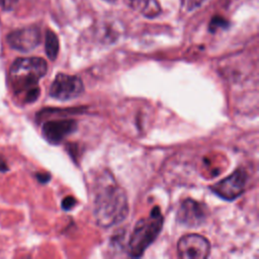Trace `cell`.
I'll return each instance as SVG.
<instances>
[{"mask_svg":"<svg viewBox=\"0 0 259 259\" xmlns=\"http://www.w3.org/2000/svg\"><path fill=\"white\" fill-rule=\"evenodd\" d=\"M93 214L96 224L102 228L122 223L129 214L127 193L109 172L103 173L97 184Z\"/></svg>","mask_w":259,"mask_h":259,"instance_id":"obj_1","label":"cell"},{"mask_svg":"<svg viewBox=\"0 0 259 259\" xmlns=\"http://www.w3.org/2000/svg\"><path fill=\"white\" fill-rule=\"evenodd\" d=\"M47 61L40 57L18 58L11 66L10 79L16 95L39 86V81L47 74Z\"/></svg>","mask_w":259,"mask_h":259,"instance_id":"obj_2","label":"cell"},{"mask_svg":"<svg viewBox=\"0 0 259 259\" xmlns=\"http://www.w3.org/2000/svg\"><path fill=\"white\" fill-rule=\"evenodd\" d=\"M163 226V217L159 206H155L148 218L140 220L128 243V254L131 257H141L146 249L156 240Z\"/></svg>","mask_w":259,"mask_h":259,"instance_id":"obj_3","label":"cell"},{"mask_svg":"<svg viewBox=\"0 0 259 259\" xmlns=\"http://www.w3.org/2000/svg\"><path fill=\"white\" fill-rule=\"evenodd\" d=\"M83 91L84 85L78 76L59 73L52 83L49 94L57 100L67 101L77 98Z\"/></svg>","mask_w":259,"mask_h":259,"instance_id":"obj_4","label":"cell"},{"mask_svg":"<svg viewBox=\"0 0 259 259\" xmlns=\"http://www.w3.org/2000/svg\"><path fill=\"white\" fill-rule=\"evenodd\" d=\"M210 251L209 240L198 234L184 235L177 243V254L183 259H203L209 256Z\"/></svg>","mask_w":259,"mask_h":259,"instance_id":"obj_5","label":"cell"},{"mask_svg":"<svg viewBox=\"0 0 259 259\" xmlns=\"http://www.w3.org/2000/svg\"><path fill=\"white\" fill-rule=\"evenodd\" d=\"M248 175L245 170L238 169L225 179L214 184L212 190L225 200H234L245 190Z\"/></svg>","mask_w":259,"mask_h":259,"instance_id":"obj_6","label":"cell"},{"mask_svg":"<svg viewBox=\"0 0 259 259\" xmlns=\"http://www.w3.org/2000/svg\"><path fill=\"white\" fill-rule=\"evenodd\" d=\"M209 215L206 205L194 199L187 198L179 206L177 221L188 228H197L204 224Z\"/></svg>","mask_w":259,"mask_h":259,"instance_id":"obj_7","label":"cell"},{"mask_svg":"<svg viewBox=\"0 0 259 259\" xmlns=\"http://www.w3.org/2000/svg\"><path fill=\"white\" fill-rule=\"evenodd\" d=\"M41 31L37 27H29L16 30L8 35L7 41L10 47L22 53H29L41 43Z\"/></svg>","mask_w":259,"mask_h":259,"instance_id":"obj_8","label":"cell"},{"mask_svg":"<svg viewBox=\"0 0 259 259\" xmlns=\"http://www.w3.org/2000/svg\"><path fill=\"white\" fill-rule=\"evenodd\" d=\"M77 128L76 121L70 119L47 121L42 127V134L50 144L59 145L68 136L75 133Z\"/></svg>","mask_w":259,"mask_h":259,"instance_id":"obj_9","label":"cell"},{"mask_svg":"<svg viewBox=\"0 0 259 259\" xmlns=\"http://www.w3.org/2000/svg\"><path fill=\"white\" fill-rule=\"evenodd\" d=\"M130 7L148 19H154L161 14L158 0H130Z\"/></svg>","mask_w":259,"mask_h":259,"instance_id":"obj_10","label":"cell"},{"mask_svg":"<svg viewBox=\"0 0 259 259\" xmlns=\"http://www.w3.org/2000/svg\"><path fill=\"white\" fill-rule=\"evenodd\" d=\"M59 39L57 35L51 30H48L46 33V41H45V50L48 58L52 61L56 60L59 54Z\"/></svg>","mask_w":259,"mask_h":259,"instance_id":"obj_11","label":"cell"},{"mask_svg":"<svg viewBox=\"0 0 259 259\" xmlns=\"http://www.w3.org/2000/svg\"><path fill=\"white\" fill-rule=\"evenodd\" d=\"M40 94H41V88H40V86H37V87H35V88L26 92L24 101L26 103H34L35 101L38 100Z\"/></svg>","mask_w":259,"mask_h":259,"instance_id":"obj_12","label":"cell"},{"mask_svg":"<svg viewBox=\"0 0 259 259\" xmlns=\"http://www.w3.org/2000/svg\"><path fill=\"white\" fill-rule=\"evenodd\" d=\"M227 27H228V22L221 17L214 18L210 24V30L212 32H215L218 29H226Z\"/></svg>","mask_w":259,"mask_h":259,"instance_id":"obj_13","label":"cell"},{"mask_svg":"<svg viewBox=\"0 0 259 259\" xmlns=\"http://www.w3.org/2000/svg\"><path fill=\"white\" fill-rule=\"evenodd\" d=\"M19 0H0V9L6 12H11L18 5Z\"/></svg>","mask_w":259,"mask_h":259,"instance_id":"obj_14","label":"cell"},{"mask_svg":"<svg viewBox=\"0 0 259 259\" xmlns=\"http://www.w3.org/2000/svg\"><path fill=\"white\" fill-rule=\"evenodd\" d=\"M75 202H76V200L74 199V197L67 196L62 201V209L64 211H70L73 208V206L75 205Z\"/></svg>","mask_w":259,"mask_h":259,"instance_id":"obj_15","label":"cell"},{"mask_svg":"<svg viewBox=\"0 0 259 259\" xmlns=\"http://www.w3.org/2000/svg\"><path fill=\"white\" fill-rule=\"evenodd\" d=\"M36 177L41 183H47L51 179V175L48 172H39L36 174Z\"/></svg>","mask_w":259,"mask_h":259,"instance_id":"obj_16","label":"cell"},{"mask_svg":"<svg viewBox=\"0 0 259 259\" xmlns=\"http://www.w3.org/2000/svg\"><path fill=\"white\" fill-rule=\"evenodd\" d=\"M204 0H188L187 2V6L189 10H193L196 9L198 7H200L203 4Z\"/></svg>","mask_w":259,"mask_h":259,"instance_id":"obj_17","label":"cell"},{"mask_svg":"<svg viewBox=\"0 0 259 259\" xmlns=\"http://www.w3.org/2000/svg\"><path fill=\"white\" fill-rule=\"evenodd\" d=\"M10 170V167L8 165L7 160L4 158V156L0 155V172H8Z\"/></svg>","mask_w":259,"mask_h":259,"instance_id":"obj_18","label":"cell"},{"mask_svg":"<svg viewBox=\"0 0 259 259\" xmlns=\"http://www.w3.org/2000/svg\"><path fill=\"white\" fill-rule=\"evenodd\" d=\"M105 2H108V3H115V2H117V0H105Z\"/></svg>","mask_w":259,"mask_h":259,"instance_id":"obj_19","label":"cell"}]
</instances>
